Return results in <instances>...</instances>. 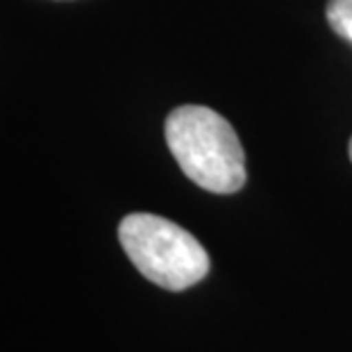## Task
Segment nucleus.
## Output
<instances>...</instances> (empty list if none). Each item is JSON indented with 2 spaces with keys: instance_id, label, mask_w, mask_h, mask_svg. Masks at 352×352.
Listing matches in <instances>:
<instances>
[{
  "instance_id": "1",
  "label": "nucleus",
  "mask_w": 352,
  "mask_h": 352,
  "mask_svg": "<svg viewBox=\"0 0 352 352\" xmlns=\"http://www.w3.org/2000/svg\"><path fill=\"white\" fill-rule=\"evenodd\" d=\"M166 144L182 173L212 193H236L245 184V153L234 127L219 111L182 104L166 118Z\"/></svg>"
},
{
  "instance_id": "2",
  "label": "nucleus",
  "mask_w": 352,
  "mask_h": 352,
  "mask_svg": "<svg viewBox=\"0 0 352 352\" xmlns=\"http://www.w3.org/2000/svg\"><path fill=\"white\" fill-rule=\"evenodd\" d=\"M118 241L137 271L168 291H184L209 273V254L177 223L157 214H127Z\"/></svg>"
},
{
  "instance_id": "3",
  "label": "nucleus",
  "mask_w": 352,
  "mask_h": 352,
  "mask_svg": "<svg viewBox=\"0 0 352 352\" xmlns=\"http://www.w3.org/2000/svg\"><path fill=\"white\" fill-rule=\"evenodd\" d=\"M327 23L339 36L352 41V0H329Z\"/></svg>"
},
{
  "instance_id": "4",
  "label": "nucleus",
  "mask_w": 352,
  "mask_h": 352,
  "mask_svg": "<svg viewBox=\"0 0 352 352\" xmlns=\"http://www.w3.org/2000/svg\"><path fill=\"white\" fill-rule=\"evenodd\" d=\"M348 153H350V160H352V139H350V146H348Z\"/></svg>"
}]
</instances>
